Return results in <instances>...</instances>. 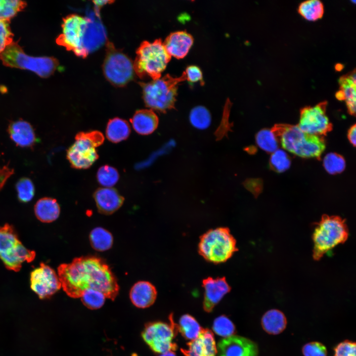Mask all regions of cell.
Returning <instances> with one entry per match:
<instances>
[{
  "instance_id": "6da1fadb",
  "label": "cell",
  "mask_w": 356,
  "mask_h": 356,
  "mask_svg": "<svg viewBox=\"0 0 356 356\" xmlns=\"http://www.w3.org/2000/svg\"><path fill=\"white\" fill-rule=\"evenodd\" d=\"M58 276L63 290L70 297H81L88 289L96 290L105 298L114 300L119 287L108 266L95 257L75 258L71 263L60 265Z\"/></svg>"
},
{
  "instance_id": "7a4b0ae2",
  "label": "cell",
  "mask_w": 356,
  "mask_h": 356,
  "mask_svg": "<svg viewBox=\"0 0 356 356\" xmlns=\"http://www.w3.org/2000/svg\"><path fill=\"white\" fill-rule=\"evenodd\" d=\"M271 130L284 149L302 158H319L325 148L323 137L306 134L298 126L276 124Z\"/></svg>"
},
{
  "instance_id": "3957f363",
  "label": "cell",
  "mask_w": 356,
  "mask_h": 356,
  "mask_svg": "<svg viewBox=\"0 0 356 356\" xmlns=\"http://www.w3.org/2000/svg\"><path fill=\"white\" fill-rule=\"evenodd\" d=\"M314 225L312 257L315 261L321 259L337 245L344 243L348 238L349 229L346 221L339 216L323 215Z\"/></svg>"
},
{
  "instance_id": "277c9868",
  "label": "cell",
  "mask_w": 356,
  "mask_h": 356,
  "mask_svg": "<svg viewBox=\"0 0 356 356\" xmlns=\"http://www.w3.org/2000/svg\"><path fill=\"white\" fill-rule=\"evenodd\" d=\"M238 250L236 241L226 227L208 230L200 237L198 245L200 256L215 264L226 262Z\"/></svg>"
},
{
  "instance_id": "5b68a950",
  "label": "cell",
  "mask_w": 356,
  "mask_h": 356,
  "mask_svg": "<svg viewBox=\"0 0 356 356\" xmlns=\"http://www.w3.org/2000/svg\"><path fill=\"white\" fill-rule=\"evenodd\" d=\"M136 53L134 69L141 79L150 78L155 80L160 78L171 58L160 39L153 42L143 41Z\"/></svg>"
},
{
  "instance_id": "8992f818",
  "label": "cell",
  "mask_w": 356,
  "mask_h": 356,
  "mask_svg": "<svg viewBox=\"0 0 356 356\" xmlns=\"http://www.w3.org/2000/svg\"><path fill=\"white\" fill-rule=\"evenodd\" d=\"M184 80L186 76L183 72L178 77L166 74L148 83L140 82L145 105L152 109L162 112L171 109L176 101L178 85Z\"/></svg>"
},
{
  "instance_id": "52a82bcc",
  "label": "cell",
  "mask_w": 356,
  "mask_h": 356,
  "mask_svg": "<svg viewBox=\"0 0 356 356\" xmlns=\"http://www.w3.org/2000/svg\"><path fill=\"white\" fill-rule=\"evenodd\" d=\"M0 59L6 66L28 70L42 78L52 75L59 65L58 60L52 57H33L27 55L15 42L9 45L0 54Z\"/></svg>"
},
{
  "instance_id": "ba28073f",
  "label": "cell",
  "mask_w": 356,
  "mask_h": 356,
  "mask_svg": "<svg viewBox=\"0 0 356 356\" xmlns=\"http://www.w3.org/2000/svg\"><path fill=\"white\" fill-rule=\"evenodd\" d=\"M75 139L67 150V159L74 169H88L98 159L96 148L102 144L104 137L99 131H92L79 132Z\"/></svg>"
},
{
  "instance_id": "9c48e42d",
  "label": "cell",
  "mask_w": 356,
  "mask_h": 356,
  "mask_svg": "<svg viewBox=\"0 0 356 356\" xmlns=\"http://www.w3.org/2000/svg\"><path fill=\"white\" fill-rule=\"evenodd\" d=\"M35 256L34 251L22 244L11 225L0 226V259L8 269L18 271L24 262H32Z\"/></svg>"
},
{
  "instance_id": "30bf717a",
  "label": "cell",
  "mask_w": 356,
  "mask_h": 356,
  "mask_svg": "<svg viewBox=\"0 0 356 356\" xmlns=\"http://www.w3.org/2000/svg\"><path fill=\"white\" fill-rule=\"evenodd\" d=\"M103 71L107 80L117 87L124 86L134 77L132 60L109 41L106 45Z\"/></svg>"
},
{
  "instance_id": "8fae6325",
  "label": "cell",
  "mask_w": 356,
  "mask_h": 356,
  "mask_svg": "<svg viewBox=\"0 0 356 356\" xmlns=\"http://www.w3.org/2000/svg\"><path fill=\"white\" fill-rule=\"evenodd\" d=\"M169 320L170 323L150 322L145 326L142 333L144 341L156 353L162 354L177 350L178 345L173 340L178 331L172 314L169 316Z\"/></svg>"
},
{
  "instance_id": "7c38bea8",
  "label": "cell",
  "mask_w": 356,
  "mask_h": 356,
  "mask_svg": "<svg viewBox=\"0 0 356 356\" xmlns=\"http://www.w3.org/2000/svg\"><path fill=\"white\" fill-rule=\"evenodd\" d=\"M88 22V18L76 14L67 15L63 19L62 33L56 43L78 56L86 57L89 53L84 47L83 39Z\"/></svg>"
},
{
  "instance_id": "4fadbf2b",
  "label": "cell",
  "mask_w": 356,
  "mask_h": 356,
  "mask_svg": "<svg viewBox=\"0 0 356 356\" xmlns=\"http://www.w3.org/2000/svg\"><path fill=\"white\" fill-rule=\"evenodd\" d=\"M327 102L323 101L314 106H308L300 111L298 127L303 132L321 136L331 131L332 125L326 115Z\"/></svg>"
},
{
  "instance_id": "5bb4252c",
  "label": "cell",
  "mask_w": 356,
  "mask_h": 356,
  "mask_svg": "<svg viewBox=\"0 0 356 356\" xmlns=\"http://www.w3.org/2000/svg\"><path fill=\"white\" fill-rule=\"evenodd\" d=\"M30 286L40 298L44 299L59 290L61 284L55 271L48 266L41 263L31 273Z\"/></svg>"
},
{
  "instance_id": "9a60e30c",
  "label": "cell",
  "mask_w": 356,
  "mask_h": 356,
  "mask_svg": "<svg viewBox=\"0 0 356 356\" xmlns=\"http://www.w3.org/2000/svg\"><path fill=\"white\" fill-rule=\"evenodd\" d=\"M217 348L218 356H258L259 354L256 343L237 335L222 339Z\"/></svg>"
},
{
  "instance_id": "2e32d148",
  "label": "cell",
  "mask_w": 356,
  "mask_h": 356,
  "mask_svg": "<svg viewBox=\"0 0 356 356\" xmlns=\"http://www.w3.org/2000/svg\"><path fill=\"white\" fill-rule=\"evenodd\" d=\"M204 289L203 308L205 312H211L214 308L231 289L226 278L208 277L202 280Z\"/></svg>"
},
{
  "instance_id": "e0dca14e",
  "label": "cell",
  "mask_w": 356,
  "mask_h": 356,
  "mask_svg": "<svg viewBox=\"0 0 356 356\" xmlns=\"http://www.w3.org/2000/svg\"><path fill=\"white\" fill-rule=\"evenodd\" d=\"M186 349L181 348L184 356H216L217 348L212 331L202 328L198 337L187 343Z\"/></svg>"
},
{
  "instance_id": "ac0fdd59",
  "label": "cell",
  "mask_w": 356,
  "mask_h": 356,
  "mask_svg": "<svg viewBox=\"0 0 356 356\" xmlns=\"http://www.w3.org/2000/svg\"><path fill=\"white\" fill-rule=\"evenodd\" d=\"M7 133L12 141L20 147L32 148L38 142L33 127L22 119L11 121L8 126Z\"/></svg>"
},
{
  "instance_id": "d6986e66",
  "label": "cell",
  "mask_w": 356,
  "mask_h": 356,
  "mask_svg": "<svg viewBox=\"0 0 356 356\" xmlns=\"http://www.w3.org/2000/svg\"><path fill=\"white\" fill-rule=\"evenodd\" d=\"M93 196L98 212L104 215H111L117 211L125 200L115 188L112 187L98 188Z\"/></svg>"
},
{
  "instance_id": "ffe728a7",
  "label": "cell",
  "mask_w": 356,
  "mask_h": 356,
  "mask_svg": "<svg viewBox=\"0 0 356 356\" xmlns=\"http://www.w3.org/2000/svg\"><path fill=\"white\" fill-rule=\"evenodd\" d=\"M193 43L191 34L186 31L171 33L163 43L168 53L177 58H181L188 53Z\"/></svg>"
},
{
  "instance_id": "44dd1931",
  "label": "cell",
  "mask_w": 356,
  "mask_h": 356,
  "mask_svg": "<svg viewBox=\"0 0 356 356\" xmlns=\"http://www.w3.org/2000/svg\"><path fill=\"white\" fill-rule=\"evenodd\" d=\"M155 287L150 282L140 281L132 287L130 297L132 303L139 308H146L152 305L157 298Z\"/></svg>"
},
{
  "instance_id": "7402d4cb",
  "label": "cell",
  "mask_w": 356,
  "mask_h": 356,
  "mask_svg": "<svg viewBox=\"0 0 356 356\" xmlns=\"http://www.w3.org/2000/svg\"><path fill=\"white\" fill-rule=\"evenodd\" d=\"M130 122L137 134L148 135L157 129L158 118L151 109H141L135 112Z\"/></svg>"
},
{
  "instance_id": "603a6c76",
  "label": "cell",
  "mask_w": 356,
  "mask_h": 356,
  "mask_svg": "<svg viewBox=\"0 0 356 356\" xmlns=\"http://www.w3.org/2000/svg\"><path fill=\"white\" fill-rule=\"evenodd\" d=\"M287 324L284 313L277 309L267 311L261 318V325L264 330L270 335H278L282 332Z\"/></svg>"
},
{
  "instance_id": "cb8c5ba5",
  "label": "cell",
  "mask_w": 356,
  "mask_h": 356,
  "mask_svg": "<svg viewBox=\"0 0 356 356\" xmlns=\"http://www.w3.org/2000/svg\"><path fill=\"white\" fill-rule=\"evenodd\" d=\"M34 211L39 220L48 223L55 221L58 218L60 208L56 199L50 197H44L37 202Z\"/></svg>"
},
{
  "instance_id": "d4e9b609",
  "label": "cell",
  "mask_w": 356,
  "mask_h": 356,
  "mask_svg": "<svg viewBox=\"0 0 356 356\" xmlns=\"http://www.w3.org/2000/svg\"><path fill=\"white\" fill-rule=\"evenodd\" d=\"M340 89L344 98L349 113L355 115L356 107V70L341 76L339 80Z\"/></svg>"
},
{
  "instance_id": "484cf974",
  "label": "cell",
  "mask_w": 356,
  "mask_h": 356,
  "mask_svg": "<svg viewBox=\"0 0 356 356\" xmlns=\"http://www.w3.org/2000/svg\"><path fill=\"white\" fill-rule=\"evenodd\" d=\"M131 133L129 123L124 119L116 117L110 119L106 128V136L113 143H118L127 139Z\"/></svg>"
},
{
  "instance_id": "4316f807",
  "label": "cell",
  "mask_w": 356,
  "mask_h": 356,
  "mask_svg": "<svg viewBox=\"0 0 356 356\" xmlns=\"http://www.w3.org/2000/svg\"><path fill=\"white\" fill-rule=\"evenodd\" d=\"M105 38L101 24L93 23L88 19L83 39L84 47L88 53L99 46L104 42Z\"/></svg>"
},
{
  "instance_id": "83f0119b",
  "label": "cell",
  "mask_w": 356,
  "mask_h": 356,
  "mask_svg": "<svg viewBox=\"0 0 356 356\" xmlns=\"http://www.w3.org/2000/svg\"><path fill=\"white\" fill-rule=\"evenodd\" d=\"M175 324L177 331L186 340L190 341L197 338L203 328L197 320L189 314L182 315L178 324Z\"/></svg>"
},
{
  "instance_id": "f1b7e54d",
  "label": "cell",
  "mask_w": 356,
  "mask_h": 356,
  "mask_svg": "<svg viewBox=\"0 0 356 356\" xmlns=\"http://www.w3.org/2000/svg\"><path fill=\"white\" fill-rule=\"evenodd\" d=\"M89 237L91 246L98 251L108 250L113 245V238L112 234L101 227L93 228L91 231Z\"/></svg>"
},
{
  "instance_id": "f546056e",
  "label": "cell",
  "mask_w": 356,
  "mask_h": 356,
  "mask_svg": "<svg viewBox=\"0 0 356 356\" xmlns=\"http://www.w3.org/2000/svg\"><path fill=\"white\" fill-rule=\"evenodd\" d=\"M298 11L306 20L314 21L322 17L324 5L320 0H308L300 4Z\"/></svg>"
},
{
  "instance_id": "4dcf8cb0",
  "label": "cell",
  "mask_w": 356,
  "mask_h": 356,
  "mask_svg": "<svg viewBox=\"0 0 356 356\" xmlns=\"http://www.w3.org/2000/svg\"><path fill=\"white\" fill-rule=\"evenodd\" d=\"M189 119L191 125L199 130H204L208 128L212 121L210 112L203 106H197L192 108L190 112Z\"/></svg>"
},
{
  "instance_id": "1f68e13d",
  "label": "cell",
  "mask_w": 356,
  "mask_h": 356,
  "mask_svg": "<svg viewBox=\"0 0 356 356\" xmlns=\"http://www.w3.org/2000/svg\"><path fill=\"white\" fill-rule=\"evenodd\" d=\"M26 2L18 0H0V20L9 21L26 7Z\"/></svg>"
},
{
  "instance_id": "d6a6232c",
  "label": "cell",
  "mask_w": 356,
  "mask_h": 356,
  "mask_svg": "<svg viewBox=\"0 0 356 356\" xmlns=\"http://www.w3.org/2000/svg\"><path fill=\"white\" fill-rule=\"evenodd\" d=\"M256 141L260 148L268 153L274 152L278 147V141L271 130L260 131L256 134Z\"/></svg>"
},
{
  "instance_id": "836d02e7",
  "label": "cell",
  "mask_w": 356,
  "mask_h": 356,
  "mask_svg": "<svg viewBox=\"0 0 356 356\" xmlns=\"http://www.w3.org/2000/svg\"><path fill=\"white\" fill-rule=\"evenodd\" d=\"M96 178L102 186L111 187L119 180V174L116 169L106 165L99 168L96 174Z\"/></svg>"
},
{
  "instance_id": "e575fe53",
  "label": "cell",
  "mask_w": 356,
  "mask_h": 356,
  "mask_svg": "<svg viewBox=\"0 0 356 356\" xmlns=\"http://www.w3.org/2000/svg\"><path fill=\"white\" fill-rule=\"evenodd\" d=\"M213 331L218 335L226 338L236 333L234 323L226 315H222L214 320L212 325Z\"/></svg>"
},
{
  "instance_id": "d590c367",
  "label": "cell",
  "mask_w": 356,
  "mask_h": 356,
  "mask_svg": "<svg viewBox=\"0 0 356 356\" xmlns=\"http://www.w3.org/2000/svg\"><path fill=\"white\" fill-rule=\"evenodd\" d=\"M16 189L17 197L20 202L27 203L34 197L35 192L34 184L28 178H22L16 182Z\"/></svg>"
},
{
  "instance_id": "8d00e7d4",
  "label": "cell",
  "mask_w": 356,
  "mask_h": 356,
  "mask_svg": "<svg viewBox=\"0 0 356 356\" xmlns=\"http://www.w3.org/2000/svg\"><path fill=\"white\" fill-rule=\"evenodd\" d=\"M81 298L84 305L91 310L101 308L103 305L105 299L103 294L93 289L86 290Z\"/></svg>"
},
{
  "instance_id": "74e56055",
  "label": "cell",
  "mask_w": 356,
  "mask_h": 356,
  "mask_svg": "<svg viewBox=\"0 0 356 356\" xmlns=\"http://www.w3.org/2000/svg\"><path fill=\"white\" fill-rule=\"evenodd\" d=\"M323 166L325 170L330 174L334 175L343 172L346 166L344 158L335 153H329L323 159Z\"/></svg>"
},
{
  "instance_id": "f35d334b",
  "label": "cell",
  "mask_w": 356,
  "mask_h": 356,
  "mask_svg": "<svg viewBox=\"0 0 356 356\" xmlns=\"http://www.w3.org/2000/svg\"><path fill=\"white\" fill-rule=\"evenodd\" d=\"M269 163L273 170L278 173H281L289 168L291 161L289 157L284 151L277 149L272 153Z\"/></svg>"
},
{
  "instance_id": "ab89813d",
  "label": "cell",
  "mask_w": 356,
  "mask_h": 356,
  "mask_svg": "<svg viewBox=\"0 0 356 356\" xmlns=\"http://www.w3.org/2000/svg\"><path fill=\"white\" fill-rule=\"evenodd\" d=\"M13 38L9 22L0 20V54L13 42Z\"/></svg>"
},
{
  "instance_id": "60d3db41",
  "label": "cell",
  "mask_w": 356,
  "mask_h": 356,
  "mask_svg": "<svg viewBox=\"0 0 356 356\" xmlns=\"http://www.w3.org/2000/svg\"><path fill=\"white\" fill-rule=\"evenodd\" d=\"M304 356H327L326 347L321 343L313 341L304 345L302 349Z\"/></svg>"
},
{
  "instance_id": "b9f144b4",
  "label": "cell",
  "mask_w": 356,
  "mask_h": 356,
  "mask_svg": "<svg viewBox=\"0 0 356 356\" xmlns=\"http://www.w3.org/2000/svg\"><path fill=\"white\" fill-rule=\"evenodd\" d=\"M333 356H356V344L349 340H344L334 349Z\"/></svg>"
},
{
  "instance_id": "7bdbcfd3",
  "label": "cell",
  "mask_w": 356,
  "mask_h": 356,
  "mask_svg": "<svg viewBox=\"0 0 356 356\" xmlns=\"http://www.w3.org/2000/svg\"><path fill=\"white\" fill-rule=\"evenodd\" d=\"M186 80L190 82L202 81L203 76L200 69L195 65H190L186 67L184 71Z\"/></svg>"
},
{
  "instance_id": "ee69618b",
  "label": "cell",
  "mask_w": 356,
  "mask_h": 356,
  "mask_svg": "<svg viewBox=\"0 0 356 356\" xmlns=\"http://www.w3.org/2000/svg\"><path fill=\"white\" fill-rule=\"evenodd\" d=\"M14 174L13 169L7 164L0 167V191L3 188L8 179Z\"/></svg>"
},
{
  "instance_id": "f6af8a7d",
  "label": "cell",
  "mask_w": 356,
  "mask_h": 356,
  "mask_svg": "<svg viewBox=\"0 0 356 356\" xmlns=\"http://www.w3.org/2000/svg\"><path fill=\"white\" fill-rule=\"evenodd\" d=\"M356 126L354 124L349 130L348 132V137L350 142L354 146H356Z\"/></svg>"
},
{
  "instance_id": "bcb514c9",
  "label": "cell",
  "mask_w": 356,
  "mask_h": 356,
  "mask_svg": "<svg viewBox=\"0 0 356 356\" xmlns=\"http://www.w3.org/2000/svg\"><path fill=\"white\" fill-rule=\"evenodd\" d=\"M93 2L94 3V4L96 6L97 11H98V8L99 7H101L103 5L106 4L107 2H111L110 1H106V0H99V1H93Z\"/></svg>"
},
{
  "instance_id": "7dc6e473",
  "label": "cell",
  "mask_w": 356,
  "mask_h": 356,
  "mask_svg": "<svg viewBox=\"0 0 356 356\" xmlns=\"http://www.w3.org/2000/svg\"><path fill=\"white\" fill-rule=\"evenodd\" d=\"M159 356H177L175 352L170 351L161 354Z\"/></svg>"
},
{
  "instance_id": "c3c4849f",
  "label": "cell",
  "mask_w": 356,
  "mask_h": 356,
  "mask_svg": "<svg viewBox=\"0 0 356 356\" xmlns=\"http://www.w3.org/2000/svg\"><path fill=\"white\" fill-rule=\"evenodd\" d=\"M343 68V66L341 64H337L336 65L335 68L337 71L341 70Z\"/></svg>"
}]
</instances>
